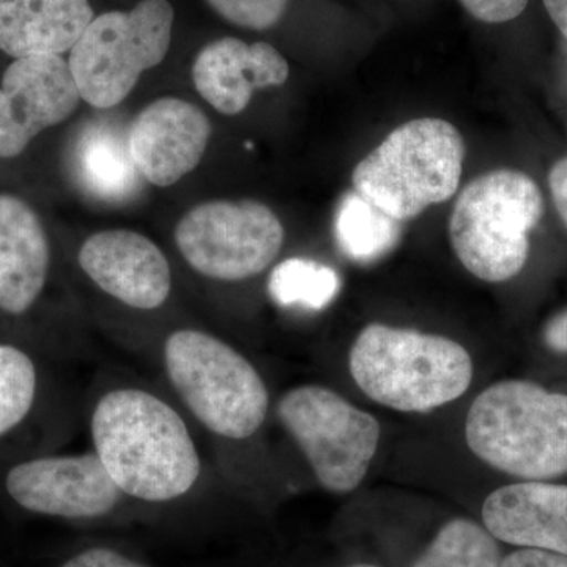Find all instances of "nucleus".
I'll use <instances>...</instances> for the list:
<instances>
[{
	"label": "nucleus",
	"mask_w": 567,
	"mask_h": 567,
	"mask_svg": "<svg viewBox=\"0 0 567 567\" xmlns=\"http://www.w3.org/2000/svg\"><path fill=\"white\" fill-rule=\"evenodd\" d=\"M468 14L486 24H503L516 20L527 9L529 0H458Z\"/></svg>",
	"instance_id": "393cba45"
},
{
	"label": "nucleus",
	"mask_w": 567,
	"mask_h": 567,
	"mask_svg": "<svg viewBox=\"0 0 567 567\" xmlns=\"http://www.w3.org/2000/svg\"><path fill=\"white\" fill-rule=\"evenodd\" d=\"M289 63L274 44H248L224 37L204 48L193 65L196 91L224 115H237L257 89L279 87L289 78Z\"/></svg>",
	"instance_id": "4468645a"
},
{
	"label": "nucleus",
	"mask_w": 567,
	"mask_h": 567,
	"mask_svg": "<svg viewBox=\"0 0 567 567\" xmlns=\"http://www.w3.org/2000/svg\"><path fill=\"white\" fill-rule=\"evenodd\" d=\"M284 431L297 443L320 486L349 494L363 483L380 440L374 416L320 385L286 391L276 405Z\"/></svg>",
	"instance_id": "6e6552de"
},
{
	"label": "nucleus",
	"mask_w": 567,
	"mask_h": 567,
	"mask_svg": "<svg viewBox=\"0 0 567 567\" xmlns=\"http://www.w3.org/2000/svg\"><path fill=\"white\" fill-rule=\"evenodd\" d=\"M484 527L496 540L567 557V486L522 481L496 488L483 505Z\"/></svg>",
	"instance_id": "2eb2a0df"
},
{
	"label": "nucleus",
	"mask_w": 567,
	"mask_h": 567,
	"mask_svg": "<svg viewBox=\"0 0 567 567\" xmlns=\"http://www.w3.org/2000/svg\"><path fill=\"white\" fill-rule=\"evenodd\" d=\"M341 290L334 268L316 260L293 257L276 265L268 279V292L282 308L322 311Z\"/></svg>",
	"instance_id": "412c9836"
},
{
	"label": "nucleus",
	"mask_w": 567,
	"mask_h": 567,
	"mask_svg": "<svg viewBox=\"0 0 567 567\" xmlns=\"http://www.w3.org/2000/svg\"><path fill=\"white\" fill-rule=\"evenodd\" d=\"M466 445L506 475L547 481L567 475V394L527 380L488 386L470 406Z\"/></svg>",
	"instance_id": "20e7f679"
},
{
	"label": "nucleus",
	"mask_w": 567,
	"mask_h": 567,
	"mask_svg": "<svg viewBox=\"0 0 567 567\" xmlns=\"http://www.w3.org/2000/svg\"><path fill=\"white\" fill-rule=\"evenodd\" d=\"M207 2L219 17L238 28L267 31L281 21L289 0H207Z\"/></svg>",
	"instance_id": "b1692460"
},
{
	"label": "nucleus",
	"mask_w": 567,
	"mask_h": 567,
	"mask_svg": "<svg viewBox=\"0 0 567 567\" xmlns=\"http://www.w3.org/2000/svg\"><path fill=\"white\" fill-rule=\"evenodd\" d=\"M52 567H156L147 558L110 540H85L62 555Z\"/></svg>",
	"instance_id": "5701e85b"
},
{
	"label": "nucleus",
	"mask_w": 567,
	"mask_h": 567,
	"mask_svg": "<svg viewBox=\"0 0 567 567\" xmlns=\"http://www.w3.org/2000/svg\"><path fill=\"white\" fill-rule=\"evenodd\" d=\"M159 365L178 406L212 443H240L262 429L270 409L264 377L240 350L200 328L163 339Z\"/></svg>",
	"instance_id": "f03ea898"
},
{
	"label": "nucleus",
	"mask_w": 567,
	"mask_h": 567,
	"mask_svg": "<svg viewBox=\"0 0 567 567\" xmlns=\"http://www.w3.org/2000/svg\"><path fill=\"white\" fill-rule=\"evenodd\" d=\"M81 93L70 63L58 54L11 62L0 87V158H14L43 130L78 110Z\"/></svg>",
	"instance_id": "9b49d317"
},
{
	"label": "nucleus",
	"mask_w": 567,
	"mask_h": 567,
	"mask_svg": "<svg viewBox=\"0 0 567 567\" xmlns=\"http://www.w3.org/2000/svg\"><path fill=\"white\" fill-rule=\"evenodd\" d=\"M349 567H379V566H374V565H353V566H349Z\"/></svg>",
	"instance_id": "c756f323"
},
{
	"label": "nucleus",
	"mask_w": 567,
	"mask_h": 567,
	"mask_svg": "<svg viewBox=\"0 0 567 567\" xmlns=\"http://www.w3.org/2000/svg\"><path fill=\"white\" fill-rule=\"evenodd\" d=\"M89 435L107 475L141 514L186 505L204 486L207 468L193 423L158 391L106 388L91 406Z\"/></svg>",
	"instance_id": "f257e3e1"
},
{
	"label": "nucleus",
	"mask_w": 567,
	"mask_h": 567,
	"mask_svg": "<svg viewBox=\"0 0 567 567\" xmlns=\"http://www.w3.org/2000/svg\"><path fill=\"white\" fill-rule=\"evenodd\" d=\"M339 249L357 264H374L401 241L402 221L377 207L357 189L339 200L334 215Z\"/></svg>",
	"instance_id": "6ab92c4d"
},
{
	"label": "nucleus",
	"mask_w": 567,
	"mask_h": 567,
	"mask_svg": "<svg viewBox=\"0 0 567 567\" xmlns=\"http://www.w3.org/2000/svg\"><path fill=\"white\" fill-rule=\"evenodd\" d=\"M350 374L377 404L425 413L456 401L472 385L473 361L445 336L371 323L354 339Z\"/></svg>",
	"instance_id": "7ed1b4c3"
},
{
	"label": "nucleus",
	"mask_w": 567,
	"mask_h": 567,
	"mask_svg": "<svg viewBox=\"0 0 567 567\" xmlns=\"http://www.w3.org/2000/svg\"><path fill=\"white\" fill-rule=\"evenodd\" d=\"M544 215V197L529 175L492 171L466 185L450 218V240L462 265L481 281L516 278L529 256V234Z\"/></svg>",
	"instance_id": "423d86ee"
},
{
	"label": "nucleus",
	"mask_w": 567,
	"mask_h": 567,
	"mask_svg": "<svg viewBox=\"0 0 567 567\" xmlns=\"http://www.w3.org/2000/svg\"><path fill=\"white\" fill-rule=\"evenodd\" d=\"M185 264L216 282H241L264 274L284 245V227L256 200H212L183 215L174 233Z\"/></svg>",
	"instance_id": "1a4fd4ad"
},
{
	"label": "nucleus",
	"mask_w": 567,
	"mask_h": 567,
	"mask_svg": "<svg viewBox=\"0 0 567 567\" xmlns=\"http://www.w3.org/2000/svg\"><path fill=\"white\" fill-rule=\"evenodd\" d=\"M212 123L196 104L166 96L145 106L128 125L130 151L145 182H181L203 162Z\"/></svg>",
	"instance_id": "ddd939ff"
},
{
	"label": "nucleus",
	"mask_w": 567,
	"mask_h": 567,
	"mask_svg": "<svg viewBox=\"0 0 567 567\" xmlns=\"http://www.w3.org/2000/svg\"><path fill=\"white\" fill-rule=\"evenodd\" d=\"M498 543L472 518H453L440 528L412 567H502Z\"/></svg>",
	"instance_id": "aec40b11"
},
{
	"label": "nucleus",
	"mask_w": 567,
	"mask_h": 567,
	"mask_svg": "<svg viewBox=\"0 0 567 567\" xmlns=\"http://www.w3.org/2000/svg\"><path fill=\"white\" fill-rule=\"evenodd\" d=\"M93 18L91 0H0V51L14 59L62 55Z\"/></svg>",
	"instance_id": "a211bd4d"
},
{
	"label": "nucleus",
	"mask_w": 567,
	"mask_h": 567,
	"mask_svg": "<svg viewBox=\"0 0 567 567\" xmlns=\"http://www.w3.org/2000/svg\"><path fill=\"white\" fill-rule=\"evenodd\" d=\"M3 488L31 516L95 527L141 516L93 451L25 458L11 466Z\"/></svg>",
	"instance_id": "9d476101"
},
{
	"label": "nucleus",
	"mask_w": 567,
	"mask_h": 567,
	"mask_svg": "<svg viewBox=\"0 0 567 567\" xmlns=\"http://www.w3.org/2000/svg\"><path fill=\"white\" fill-rule=\"evenodd\" d=\"M174 20V7L167 0H141L130 11L93 18L70 51L81 99L96 110L121 104L142 74L166 58Z\"/></svg>",
	"instance_id": "0eeeda50"
},
{
	"label": "nucleus",
	"mask_w": 567,
	"mask_h": 567,
	"mask_svg": "<svg viewBox=\"0 0 567 567\" xmlns=\"http://www.w3.org/2000/svg\"><path fill=\"white\" fill-rule=\"evenodd\" d=\"M551 197L557 207L559 218L565 223L567 229V156L554 164L548 174Z\"/></svg>",
	"instance_id": "bb28decb"
},
{
	"label": "nucleus",
	"mask_w": 567,
	"mask_h": 567,
	"mask_svg": "<svg viewBox=\"0 0 567 567\" xmlns=\"http://www.w3.org/2000/svg\"><path fill=\"white\" fill-rule=\"evenodd\" d=\"M70 169L81 192L110 205L134 199L145 181L130 151L128 126L110 118L82 126L71 145Z\"/></svg>",
	"instance_id": "f3484780"
},
{
	"label": "nucleus",
	"mask_w": 567,
	"mask_h": 567,
	"mask_svg": "<svg viewBox=\"0 0 567 567\" xmlns=\"http://www.w3.org/2000/svg\"><path fill=\"white\" fill-rule=\"evenodd\" d=\"M543 339L551 352L567 354V309L548 320Z\"/></svg>",
	"instance_id": "cd10ccee"
},
{
	"label": "nucleus",
	"mask_w": 567,
	"mask_h": 567,
	"mask_svg": "<svg viewBox=\"0 0 567 567\" xmlns=\"http://www.w3.org/2000/svg\"><path fill=\"white\" fill-rule=\"evenodd\" d=\"M78 264L104 295L134 311H158L173 293V268L166 254L134 230L91 235L81 245Z\"/></svg>",
	"instance_id": "f8f14e48"
},
{
	"label": "nucleus",
	"mask_w": 567,
	"mask_h": 567,
	"mask_svg": "<svg viewBox=\"0 0 567 567\" xmlns=\"http://www.w3.org/2000/svg\"><path fill=\"white\" fill-rule=\"evenodd\" d=\"M39 368L21 347L0 342V440L20 427L39 398Z\"/></svg>",
	"instance_id": "4be33fe9"
},
{
	"label": "nucleus",
	"mask_w": 567,
	"mask_h": 567,
	"mask_svg": "<svg viewBox=\"0 0 567 567\" xmlns=\"http://www.w3.org/2000/svg\"><path fill=\"white\" fill-rule=\"evenodd\" d=\"M465 144L453 123L417 118L388 134L354 167L357 192L388 215L406 221L446 203L461 185Z\"/></svg>",
	"instance_id": "39448f33"
},
{
	"label": "nucleus",
	"mask_w": 567,
	"mask_h": 567,
	"mask_svg": "<svg viewBox=\"0 0 567 567\" xmlns=\"http://www.w3.org/2000/svg\"><path fill=\"white\" fill-rule=\"evenodd\" d=\"M548 17L567 40V0H544Z\"/></svg>",
	"instance_id": "c85d7f7f"
},
{
	"label": "nucleus",
	"mask_w": 567,
	"mask_h": 567,
	"mask_svg": "<svg viewBox=\"0 0 567 567\" xmlns=\"http://www.w3.org/2000/svg\"><path fill=\"white\" fill-rule=\"evenodd\" d=\"M502 567H567V557L540 548L522 547L503 558Z\"/></svg>",
	"instance_id": "a878e982"
},
{
	"label": "nucleus",
	"mask_w": 567,
	"mask_h": 567,
	"mask_svg": "<svg viewBox=\"0 0 567 567\" xmlns=\"http://www.w3.org/2000/svg\"><path fill=\"white\" fill-rule=\"evenodd\" d=\"M51 267L47 230L20 197L0 194V311L28 312L43 293Z\"/></svg>",
	"instance_id": "dca6fc26"
}]
</instances>
